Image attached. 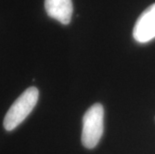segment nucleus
Listing matches in <instances>:
<instances>
[{
    "label": "nucleus",
    "mask_w": 155,
    "mask_h": 154,
    "mask_svg": "<svg viewBox=\"0 0 155 154\" xmlns=\"http://www.w3.org/2000/svg\"><path fill=\"white\" fill-rule=\"evenodd\" d=\"M133 37L139 43H147L155 38V3L145 9L137 19Z\"/></svg>",
    "instance_id": "nucleus-3"
},
{
    "label": "nucleus",
    "mask_w": 155,
    "mask_h": 154,
    "mask_svg": "<svg viewBox=\"0 0 155 154\" xmlns=\"http://www.w3.org/2000/svg\"><path fill=\"white\" fill-rule=\"evenodd\" d=\"M44 6L49 17L64 25L70 23L73 14L72 0H45Z\"/></svg>",
    "instance_id": "nucleus-4"
},
{
    "label": "nucleus",
    "mask_w": 155,
    "mask_h": 154,
    "mask_svg": "<svg viewBox=\"0 0 155 154\" xmlns=\"http://www.w3.org/2000/svg\"><path fill=\"white\" fill-rule=\"evenodd\" d=\"M81 141L88 149L94 148L99 143L104 130V109L99 103H95L83 116Z\"/></svg>",
    "instance_id": "nucleus-2"
},
{
    "label": "nucleus",
    "mask_w": 155,
    "mask_h": 154,
    "mask_svg": "<svg viewBox=\"0 0 155 154\" xmlns=\"http://www.w3.org/2000/svg\"><path fill=\"white\" fill-rule=\"evenodd\" d=\"M39 91L36 87H29L14 101L7 111L3 121L4 128L11 131L26 119L37 103Z\"/></svg>",
    "instance_id": "nucleus-1"
}]
</instances>
